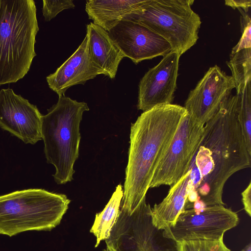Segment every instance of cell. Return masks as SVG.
Segmentation results:
<instances>
[{
    "label": "cell",
    "instance_id": "obj_27",
    "mask_svg": "<svg viewBox=\"0 0 251 251\" xmlns=\"http://www.w3.org/2000/svg\"><path fill=\"white\" fill-rule=\"evenodd\" d=\"M106 249L104 251H116L112 247L107 245Z\"/></svg>",
    "mask_w": 251,
    "mask_h": 251
},
{
    "label": "cell",
    "instance_id": "obj_14",
    "mask_svg": "<svg viewBox=\"0 0 251 251\" xmlns=\"http://www.w3.org/2000/svg\"><path fill=\"white\" fill-rule=\"evenodd\" d=\"M103 72L93 61L89 52L86 35L77 49L54 73L47 76L49 87L58 96L64 95L70 87L84 84Z\"/></svg>",
    "mask_w": 251,
    "mask_h": 251
},
{
    "label": "cell",
    "instance_id": "obj_7",
    "mask_svg": "<svg viewBox=\"0 0 251 251\" xmlns=\"http://www.w3.org/2000/svg\"><path fill=\"white\" fill-rule=\"evenodd\" d=\"M151 211L146 198L131 214L121 207L106 245L116 251H177L176 242L153 226Z\"/></svg>",
    "mask_w": 251,
    "mask_h": 251
},
{
    "label": "cell",
    "instance_id": "obj_9",
    "mask_svg": "<svg viewBox=\"0 0 251 251\" xmlns=\"http://www.w3.org/2000/svg\"><path fill=\"white\" fill-rule=\"evenodd\" d=\"M237 213L223 205L206 206L201 210H184L174 224L163 230V235L175 242L224 239L225 233L239 224Z\"/></svg>",
    "mask_w": 251,
    "mask_h": 251
},
{
    "label": "cell",
    "instance_id": "obj_22",
    "mask_svg": "<svg viewBox=\"0 0 251 251\" xmlns=\"http://www.w3.org/2000/svg\"><path fill=\"white\" fill-rule=\"evenodd\" d=\"M241 14L240 24L242 36L237 44L232 48L231 52L251 48V18L248 13L240 8L237 9Z\"/></svg>",
    "mask_w": 251,
    "mask_h": 251
},
{
    "label": "cell",
    "instance_id": "obj_11",
    "mask_svg": "<svg viewBox=\"0 0 251 251\" xmlns=\"http://www.w3.org/2000/svg\"><path fill=\"white\" fill-rule=\"evenodd\" d=\"M43 115L37 106L11 88L0 90V127L25 144L42 140Z\"/></svg>",
    "mask_w": 251,
    "mask_h": 251
},
{
    "label": "cell",
    "instance_id": "obj_2",
    "mask_svg": "<svg viewBox=\"0 0 251 251\" xmlns=\"http://www.w3.org/2000/svg\"><path fill=\"white\" fill-rule=\"evenodd\" d=\"M185 113L184 107L178 104L158 105L143 112L131 124L121 203L128 214L146 198L156 169Z\"/></svg>",
    "mask_w": 251,
    "mask_h": 251
},
{
    "label": "cell",
    "instance_id": "obj_6",
    "mask_svg": "<svg viewBox=\"0 0 251 251\" xmlns=\"http://www.w3.org/2000/svg\"><path fill=\"white\" fill-rule=\"evenodd\" d=\"M193 0H148L123 20L142 24L165 39L181 56L197 43L201 24Z\"/></svg>",
    "mask_w": 251,
    "mask_h": 251
},
{
    "label": "cell",
    "instance_id": "obj_23",
    "mask_svg": "<svg viewBox=\"0 0 251 251\" xmlns=\"http://www.w3.org/2000/svg\"><path fill=\"white\" fill-rule=\"evenodd\" d=\"M75 5L72 0H43L42 13L46 21L53 19L62 11L74 8Z\"/></svg>",
    "mask_w": 251,
    "mask_h": 251
},
{
    "label": "cell",
    "instance_id": "obj_25",
    "mask_svg": "<svg viewBox=\"0 0 251 251\" xmlns=\"http://www.w3.org/2000/svg\"><path fill=\"white\" fill-rule=\"evenodd\" d=\"M225 3L233 9L240 8L247 13L249 12L251 6V0H226Z\"/></svg>",
    "mask_w": 251,
    "mask_h": 251
},
{
    "label": "cell",
    "instance_id": "obj_13",
    "mask_svg": "<svg viewBox=\"0 0 251 251\" xmlns=\"http://www.w3.org/2000/svg\"><path fill=\"white\" fill-rule=\"evenodd\" d=\"M180 57L171 51L144 75L139 84L138 109L145 112L158 105L172 104Z\"/></svg>",
    "mask_w": 251,
    "mask_h": 251
},
{
    "label": "cell",
    "instance_id": "obj_26",
    "mask_svg": "<svg viewBox=\"0 0 251 251\" xmlns=\"http://www.w3.org/2000/svg\"><path fill=\"white\" fill-rule=\"evenodd\" d=\"M241 251H251V243L250 242Z\"/></svg>",
    "mask_w": 251,
    "mask_h": 251
},
{
    "label": "cell",
    "instance_id": "obj_19",
    "mask_svg": "<svg viewBox=\"0 0 251 251\" xmlns=\"http://www.w3.org/2000/svg\"><path fill=\"white\" fill-rule=\"evenodd\" d=\"M226 64L230 69L236 94H240L251 81V48L231 52Z\"/></svg>",
    "mask_w": 251,
    "mask_h": 251
},
{
    "label": "cell",
    "instance_id": "obj_20",
    "mask_svg": "<svg viewBox=\"0 0 251 251\" xmlns=\"http://www.w3.org/2000/svg\"><path fill=\"white\" fill-rule=\"evenodd\" d=\"M251 81L239 95L238 118L248 151L251 154Z\"/></svg>",
    "mask_w": 251,
    "mask_h": 251
},
{
    "label": "cell",
    "instance_id": "obj_10",
    "mask_svg": "<svg viewBox=\"0 0 251 251\" xmlns=\"http://www.w3.org/2000/svg\"><path fill=\"white\" fill-rule=\"evenodd\" d=\"M234 89L232 76L214 65L190 91L183 107L196 121L204 125Z\"/></svg>",
    "mask_w": 251,
    "mask_h": 251
},
{
    "label": "cell",
    "instance_id": "obj_8",
    "mask_svg": "<svg viewBox=\"0 0 251 251\" xmlns=\"http://www.w3.org/2000/svg\"><path fill=\"white\" fill-rule=\"evenodd\" d=\"M203 131L204 125L186 111L156 169L150 188L171 187L187 173L200 146Z\"/></svg>",
    "mask_w": 251,
    "mask_h": 251
},
{
    "label": "cell",
    "instance_id": "obj_3",
    "mask_svg": "<svg viewBox=\"0 0 251 251\" xmlns=\"http://www.w3.org/2000/svg\"><path fill=\"white\" fill-rule=\"evenodd\" d=\"M39 30L33 0H0V85L27 74Z\"/></svg>",
    "mask_w": 251,
    "mask_h": 251
},
{
    "label": "cell",
    "instance_id": "obj_4",
    "mask_svg": "<svg viewBox=\"0 0 251 251\" xmlns=\"http://www.w3.org/2000/svg\"><path fill=\"white\" fill-rule=\"evenodd\" d=\"M87 104L62 95L42 117V139L47 161L55 168L53 175L58 184L73 179L74 165L79 155V126Z\"/></svg>",
    "mask_w": 251,
    "mask_h": 251
},
{
    "label": "cell",
    "instance_id": "obj_1",
    "mask_svg": "<svg viewBox=\"0 0 251 251\" xmlns=\"http://www.w3.org/2000/svg\"><path fill=\"white\" fill-rule=\"evenodd\" d=\"M239 96H228L214 115L204 125L200 146L190 169L200 179L198 200L206 206L223 205L227 180L251 165L238 118Z\"/></svg>",
    "mask_w": 251,
    "mask_h": 251
},
{
    "label": "cell",
    "instance_id": "obj_12",
    "mask_svg": "<svg viewBox=\"0 0 251 251\" xmlns=\"http://www.w3.org/2000/svg\"><path fill=\"white\" fill-rule=\"evenodd\" d=\"M107 32L125 57L135 64L164 56L172 51L165 39L145 25L132 21L123 20Z\"/></svg>",
    "mask_w": 251,
    "mask_h": 251
},
{
    "label": "cell",
    "instance_id": "obj_18",
    "mask_svg": "<svg viewBox=\"0 0 251 251\" xmlns=\"http://www.w3.org/2000/svg\"><path fill=\"white\" fill-rule=\"evenodd\" d=\"M123 195V187L120 184L116 187L103 210L96 214L94 224L90 230L96 238L95 248L99 246L101 241H105L110 237L119 215Z\"/></svg>",
    "mask_w": 251,
    "mask_h": 251
},
{
    "label": "cell",
    "instance_id": "obj_15",
    "mask_svg": "<svg viewBox=\"0 0 251 251\" xmlns=\"http://www.w3.org/2000/svg\"><path fill=\"white\" fill-rule=\"evenodd\" d=\"M90 55L95 64L111 79L116 76L119 65L125 57L108 32L90 23L86 26Z\"/></svg>",
    "mask_w": 251,
    "mask_h": 251
},
{
    "label": "cell",
    "instance_id": "obj_17",
    "mask_svg": "<svg viewBox=\"0 0 251 251\" xmlns=\"http://www.w3.org/2000/svg\"><path fill=\"white\" fill-rule=\"evenodd\" d=\"M148 0H89L85 11L93 23L108 31Z\"/></svg>",
    "mask_w": 251,
    "mask_h": 251
},
{
    "label": "cell",
    "instance_id": "obj_21",
    "mask_svg": "<svg viewBox=\"0 0 251 251\" xmlns=\"http://www.w3.org/2000/svg\"><path fill=\"white\" fill-rule=\"evenodd\" d=\"M176 244L177 251H231L224 239L180 241Z\"/></svg>",
    "mask_w": 251,
    "mask_h": 251
},
{
    "label": "cell",
    "instance_id": "obj_24",
    "mask_svg": "<svg viewBox=\"0 0 251 251\" xmlns=\"http://www.w3.org/2000/svg\"><path fill=\"white\" fill-rule=\"evenodd\" d=\"M242 202L244 209L249 216H251V181L241 193Z\"/></svg>",
    "mask_w": 251,
    "mask_h": 251
},
{
    "label": "cell",
    "instance_id": "obj_5",
    "mask_svg": "<svg viewBox=\"0 0 251 251\" xmlns=\"http://www.w3.org/2000/svg\"><path fill=\"white\" fill-rule=\"evenodd\" d=\"M71 201L42 189L0 196V234L9 237L31 231H50L60 223Z\"/></svg>",
    "mask_w": 251,
    "mask_h": 251
},
{
    "label": "cell",
    "instance_id": "obj_16",
    "mask_svg": "<svg viewBox=\"0 0 251 251\" xmlns=\"http://www.w3.org/2000/svg\"><path fill=\"white\" fill-rule=\"evenodd\" d=\"M190 171L176 184L170 187L166 197L158 204L151 207V218L153 226L164 230L172 226L179 215L184 210L189 192Z\"/></svg>",
    "mask_w": 251,
    "mask_h": 251
}]
</instances>
